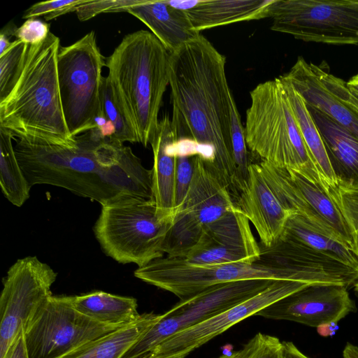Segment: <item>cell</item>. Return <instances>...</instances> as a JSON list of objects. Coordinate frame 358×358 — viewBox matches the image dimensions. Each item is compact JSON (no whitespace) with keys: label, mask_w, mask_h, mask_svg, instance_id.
I'll return each mask as SVG.
<instances>
[{"label":"cell","mask_w":358,"mask_h":358,"mask_svg":"<svg viewBox=\"0 0 358 358\" xmlns=\"http://www.w3.org/2000/svg\"><path fill=\"white\" fill-rule=\"evenodd\" d=\"M226 57L203 35L170 53L171 124L176 138L194 143L201 156L238 194L231 140L232 92Z\"/></svg>","instance_id":"obj_1"},{"label":"cell","mask_w":358,"mask_h":358,"mask_svg":"<svg viewBox=\"0 0 358 358\" xmlns=\"http://www.w3.org/2000/svg\"><path fill=\"white\" fill-rule=\"evenodd\" d=\"M76 140L74 148L17 140L15 155L31 187H62L101 206L128 196L153 199L152 170L129 147L103 138L96 128Z\"/></svg>","instance_id":"obj_2"},{"label":"cell","mask_w":358,"mask_h":358,"mask_svg":"<svg viewBox=\"0 0 358 358\" xmlns=\"http://www.w3.org/2000/svg\"><path fill=\"white\" fill-rule=\"evenodd\" d=\"M252 262L199 266L178 257L155 259L134 271L136 278L168 291L180 300L220 283L251 280H288L309 285L334 282V265L327 256L281 237L271 247L261 246Z\"/></svg>","instance_id":"obj_3"},{"label":"cell","mask_w":358,"mask_h":358,"mask_svg":"<svg viewBox=\"0 0 358 358\" xmlns=\"http://www.w3.org/2000/svg\"><path fill=\"white\" fill-rule=\"evenodd\" d=\"M59 37L50 32L41 43L29 45L18 78L0 101V127L13 138L67 148L76 146L67 128L60 97Z\"/></svg>","instance_id":"obj_4"},{"label":"cell","mask_w":358,"mask_h":358,"mask_svg":"<svg viewBox=\"0 0 358 358\" xmlns=\"http://www.w3.org/2000/svg\"><path fill=\"white\" fill-rule=\"evenodd\" d=\"M106 66L134 122L139 143L147 147L169 84L170 52L152 32L139 30L122 38Z\"/></svg>","instance_id":"obj_5"},{"label":"cell","mask_w":358,"mask_h":358,"mask_svg":"<svg viewBox=\"0 0 358 358\" xmlns=\"http://www.w3.org/2000/svg\"><path fill=\"white\" fill-rule=\"evenodd\" d=\"M250 94L244 127L248 148L261 160L294 169L327 192L279 77L259 83Z\"/></svg>","instance_id":"obj_6"},{"label":"cell","mask_w":358,"mask_h":358,"mask_svg":"<svg viewBox=\"0 0 358 358\" xmlns=\"http://www.w3.org/2000/svg\"><path fill=\"white\" fill-rule=\"evenodd\" d=\"M173 219L158 213L153 199L124 196L101 206L94 232L107 256L142 267L163 257Z\"/></svg>","instance_id":"obj_7"},{"label":"cell","mask_w":358,"mask_h":358,"mask_svg":"<svg viewBox=\"0 0 358 358\" xmlns=\"http://www.w3.org/2000/svg\"><path fill=\"white\" fill-rule=\"evenodd\" d=\"M106 63L94 31L59 48L57 73L60 97L67 128L74 138L94 129L95 118L103 115L102 69Z\"/></svg>","instance_id":"obj_8"},{"label":"cell","mask_w":358,"mask_h":358,"mask_svg":"<svg viewBox=\"0 0 358 358\" xmlns=\"http://www.w3.org/2000/svg\"><path fill=\"white\" fill-rule=\"evenodd\" d=\"M271 29L306 42L358 45V1L274 0Z\"/></svg>","instance_id":"obj_9"},{"label":"cell","mask_w":358,"mask_h":358,"mask_svg":"<svg viewBox=\"0 0 358 358\" xmlns=\"http://www.w3.org/2000/svg\"><path fill=\"white\" fill-rule=\"evenodd\" d=\"M233 195L215 170L199 154L193 180L182 203L176 209L164 252L185 256L208 225L237 208Z\"/></svg>","instance_id":"obj_10"},{"label":"cell","mask_w":358,"mask_h":358,"mask_svg":"<svg viewBox=\"0 0 358 358\" xmlns=\"http://www.w3.org/2000/svg\"><path fill=\"white\" fill-rule=\"evenodd\" d=\"M258 163L266 182L287 210L358 255V244L350 227L322 185L294 169L277 167L264 160Z\"/></svg>","instance_id":"obj_11"},{"label":"cell","mask_w":358,"mask_h":358,"mask_svg":"<svg viewBox=\"0 0 358 358\" xmlns=\"http://www.w3.org/2000/svg\"><path fill=\"white\" fill-rule=\"evenodd\" d=\"M57 273L35 256L17 260L3 281L0 296V358L9 350L52 296Z\"/></svg>","instance_id":"obj_12"},{"label":"cell","mask_w":358,"mask_h":358,"mask_svg":"<svg viewBox=\"0 0 358 358\" xmlns=\"http://www.w3.org/2000/svg\"><path fill=\"white\" fill-rule=\"evenodd\" d=\"M275 281V280H274ZM273 281L241 280L213 285L180 300L122 358H141L178 331L206 320L265 289Z\"/></svg>","instance_id":"obj_13"},{"label":"cell","mask_w":358,"mask_h":358,"mask_svg":"<svg viewBox=\"0 0 358 358\" xmlns=\"http://www.w3.org/2000/svg\"><path fill=\"white\" fill-rule=\"evenodd\" d=\"M120 327L81 314L64 296H52L24 331L27 354L29 358H59Z\"/></svg>","instance_id":"obj_14"},{"label":"cell","mask_w":358,"mask_h":358,"mask_svg":"<svg viewBox=\"0 0 358 358\" xmlns=\"http://www.w3.org/2000/svg\"><path fill=\"white\" fill-rule=\"evenodd\" d=\"M309 284L275 280L252 297L189 327L178 331L150 353L156 356L185 355L206 344L241 321L299 291Z\"/></svg>","instance_id":"obj_15"},{"label":"cell","mask_w":358,"mask_h":358,"mask_svg":"<svg viewBox=\"0 0 358 358\" xmlns=\"http://www.w3.org/2000/svg\"><path fill=\"white\" fill-rule=\"evenodd\" d=\"M249 220L237 207L210 224L197 243L183 257L189 264L199 266L232 262H252L260 257Z\"/></svg>","instance_id":"obj_16"},{"label":"cell","mask_w":358,"mask_h":358,"mask_svg":"<svg viewBox=\"0 0 358 358\" xmlns=\"http://www.w3.org/2000/svg\"><path fill=\"white\" fill-rule=\"evenodd\" d=\"M347 288L340 285H310L262 309L255 316L317 328L337 323L356 310Z\"/></svg>","instance_id":"obj_17"},{"label":"cell","mask_w":358,"mask_h":358,"mask_svg":"<svg viewBox=\"0 0 358 358\" xmlns=\"http://www.w3.org/2000/svg\"><path fill=\"white\" fill-rule=\"evenodd\" d=\"M238 208L253 224L262 245L271 247L282 236L291 214L266 182L259 163H252L236 199Z\"/></svg>","instance_id":"obj_18"},{"label":"cell","mask_w":358,"mask_h":358,"mask_svg":"<svg viewBox=\"0 0 358 358\" xmlns=\"http://www.w3.org/2000/svg\"><path fill=\"white\" fill-rule=\"evenodd\" d=\"M283 76L307 106L324 113L358 138V113L345 105L324 83L317 65L299 57Z\"/></svg>","instance_id":"obj_19"},{"label":"cell","mask_w":358,"mask_h":358,"mask_svg":"<svg viewBox=\"0 0 358 358\" xmlns=\"http://www.w3.org/2000/svg\"><path fill=\"white\" fill-rule=\"evenodd\" d=\"M274 0H203L169 1L183 10L193 29L198 32L243 21L260 20L269 16Z\"/></svg>","instance_id":"obj_20"},{"label":"cell","mask_w":358,"mask_h":358,"mask_svg":"<svg viewBox=\"0 0 358 358\" xmlns=\"http://www.w3.org/2000/svg\"><path fill=\"white\" fill-rule=\"evenodd\" d=\"M307 108L323 138L338 187L358 191V138L324 113Z\"/></svg>","instance_id":"obj_21"},{"label":"cell","mask_w":358,"mask_h":358,"mask_svg":"<svg viewBox=\"0 0 358 358\" xmlns=\"http://www.w3.org/2000/svg\"><path fill=\"white\" fill-rule=\"evenodd\" d=\"M177 141L171 120L165 116L159 120L150 142L154 156L151 169L152 188L158 213L173 217L175 211Z\"/></svg>","instance_id":"obj_22"},{"label":"cell","mask_w":358,"mask_h":358,"mask_svg":"<svg viewBox=\"0 0 358 358\" xmlns=\"http://www.w3.org/2000/svg\"><path fill=\"white\" fill-rule=\"evenodd\" d=\"M127 12L144 23L171 53L196 38V31L185 13L169 1L141 0Z\"/></svg>","instance_id":"obj_23"},{"label":"cell","mask_w":358,"mask_h":358,"mask_svg":"<svg viewBox=\"0 0 358 358\" xmlns=\"http://www.w3.org/2000/svg\"><path fill=\"white\" fill-rule=\"evenodd\" d=\"M162 317L143 313L134 322L89 341L59 358H122Z\"/></svg>","instance_id":"obj_24"},{"label":"cell","mask_w":358,"mask_h":358,"mask_svg":"<svg viewBox=\"0 0 358 358\" xmlns=\"http://www.w3.org/2000/svg\"><path fill=\"white\" fill-rule=\"evenodd\" d=\"M75 310L101 324L122 327L136 320L138 312L136 299L94 291L76 296H64Z\"/></svg>","instance_id":"obj_25"},{"label":"cell","mask_w":358,"mask_h":358,"mask_svg":"<svg viewBox=\"0 0 358 358\" xmlns=\"http://www.w3.org/2000/svg\"><path fill=\"white\" fill-rule=\"evenodd\" d=\"M279 78L283 85L306 144L329 194L331 190H336L338 187L321 134L303 99L283 75Z\"/></svg>","instance_id":"obj_26"},{"label":"cell","mask_w":358,"mask_h":358,"mask_svg":"<svg viewBox=\"0 0 358 358\" xmlns=\"http://www.w3.org/2000/svg\"><path fill=\"white\" fill-rule=\"evenodd\" d=\"M282 237L325 255L358 271V255L338 241L321 233L301 216L292 213Z\"/></svg>","instance_id":"obj_27"},{"label":"cell","mask_w":358,"mask_h":358,"mask_svg":"<svg viewBox=\"0 0 358 358\" xmlns=\"http://www.w3.org/2000/svg\"><path fill=\"white\" fill-rule=\"evenodd\" d=\"M13 136L0 127V185L4 196L14 206H22L29 197V185L17 159Z\"/></svg>","instance_id":"obj_28"},{"label":"cell","mask_w":358,"mask_h":358,"mask_svg":"<svg viewBox=\"0 0 358 358\" xmlns=\"http://www.w3.org/2000/svg\"><path fill=\"white\" fill-rule=\"evenodd\" d=\"M102 112L115 128L114 141L124 143H139L134 122L122 98L110 79L104 77L102 89Z\"/></svg>","instance_id":"obj_29"},{"label":"cell","mask_w":358,"mask_h":358,"mask_svg":"<svg viewBox=\"0 0 358 358\" xmlns=\"http://www.w3.org/2000/svg\"><path fill=\"white\" fill-rule=\"evenodd\" d=\"M231 150L236 172L237 192L238 193L240 187L248 176V169L252 162L250 160L245 141V129L243 127L234 96L231 101Z\"/></svg>","instance_id":"obj_30"},{"label":"cell","mask_w":358,"mask_h":358,"mask_svg":"<svg viewBox=\"0 0 358 358\" xmlns=\"http://www.w3.org/2000/svg\"><path fill=\"white\" fill-rule=\"evenodd\" d=\"M28 45L15 39L0 56V101L7 97L18 78Z\"/></svg>","instance_id":"obj_31"},{"label":"cell","mask_w":358,"mask_h":358,"mask_svg":"<svg viewBox=\"0 0 358 358\" xmlns=\"http://www.w3.org/2000/svg\"><path fill=\"white\" fill-rule=\"evenodd\" d=\"M238 358H285L283 342L259 332L239 350Z\"/></svg>","instance_id":"obj_32"},{"label":"cell","mask_w":358,"mask_h":358,"mask_svg":"<svg viewBox=\"0 0 358 358\" xmlns=\"http://www.w3.org/2000/svg\"><path fill=\"white\" fill-rule=\"evenodd\" d=\"M88 0H55L38 2L25 10L23 19L37 18L43 16L45 21L55 19L71 12H76Z\"/></svg>","instance_id":"obj_33"},{"label":"cell","mask_w":358,"mask_h":358,"mask_svg":"<svg viewBox=\"0 0 358 358\" xmlns=\"http://www.w3.org/2000/svg\"><path fill=\"white\" fill-rule=\"evenodd\" d=\"M141 0H88L76 10L80 21H87L99 14L127 12V10L138 4Z\"/></svg>","instance_id":"obj_34"},{"label":"cell","mask_w":358,"mask_h":358,"mask_svg":"<svg viewBox=\"0 0 358 358\" xmlns=\"http://www.w3.org/2000/svg\"><path fill=\"white\" fill-rule=\"evenodd\" d=\"M329 194L341 210L358 244V191L338 187L336 190H331Z\"/></svg>","instance_id":"obj_35"},{"label":"cell","mask_w":358,"mask_h":358,"mask_svg":"<svg viewBox=\"0 0 358 358\" xmlns=\"http://www.w3.org/2000/svg\"><path fill=\"white\" fill-rule=\"evenodd\" d=\"M50 24L38 18L27 20L15 31L16 40L28 45H36L43 41L50 33Z\"/></svg>","instance_id":"obj_36"},{"label":"cell","mask_w":358,"mask_h":358,"mask_svg":"<svg viewBox=\"0 0 358 358\" xmlns=\"http://www.w3.org/2000/svg\"><path fill=\"white\" fill-rule=\"evenodd\" d=\"M5 358H29L24 333L22 334L13 345Z\"/></svg>","instance_id":"obj_37"},{"label":"cell","mask_w":358,"mask_h":358,"mask_svg":"<svg viewBox=\"0 0 358 358\" xmlns=\"http://www.w3.org/2000/svg\"><path fill=\"white\" fill-rule=\"evenodd\" d=\"M283 345L292 358H310L299 350L292 342L283 341Z\"/></svg>","instance_id":"obj_38"},{"label":"cell","mask_w":358,"mask_h":358,"mask_svg":"<svg viewBox=\"0 0 358 358\" xmlns=\"http://www.w3.org/2000/svg\"><path fill=\"white\" fill-rule=\"evenodd\" d=\"M338 329L336 322H331L317 327L318 333L323 336H331Z\"/></svg>","instance_id":"obj_39"},{"label":"cell","mask_w":358,"mask_h":358,"mask_svg":"<svg viewBox=\"0 0 358 358\" xmlns=\"http://www.w3.org/2000/svg\"><path fill=\"white\" fill-rule=\"evenodd\" d=\"M12 43L9 41V36L0 32V56L3 55L10 48Z\"/></svg>","instance_id":"obj_40"},{"label":"cell","mask_w":358,"mask_h":358,"mask_svg":"<svg viewBox=\"0 0 358 358\" xmlns=\"http://www.w3.org/2000/svg\"><path fill=\"white\" fill-rule=\"evenodd\" d=\"M344 358H358V347L348 344L343 351Z\"/></svg>","instance_id":"obj_41"},{"label":"cell","mask_w":358,"mask_h":358,"mask_svg":"<svg viewBox=\"0 0 358 358\" xmlns=\"http://www.w3.org/2000/svg\"><path fill=\"white\" fill-rule=\"evenodd\" d=\"M347 86L353 94L358 96V73L347 82Z\"/></svg>","instance_id":"obj_42"},{"label":"cell","mask_w":358,"mask_h":358,"mask_svg":"<svg viewBox=\"0 0 358 358\" xmlns=\"http://www.w3.org/2000/svg\"><path fill=\"white\" fill-rule=\"evenodd\" d=\"M186 356L180 355H170V356H156L153 355L151 353L146 355L145 356L141 358H185Z\"/></svg>","instance_id":"obj_43"},{"label":"cell","mask_w":358,"mask_h":358,"mask_svg":"<svg viewBox=\"0 0 358 358\" xmlns=\"http://www.w3.org/2000/svg\"><path fill=\"white\" fill-rule=\"evenodd\" d=\"M238 357H239V350L234 352L230 355H227V354L222 355L217 358H238Z\"/></svg>","instance_id":"obj_44"},{"label":"cell","mask_w":358,"mask_h":358,"mask_svg":"<svg viewBox=\"0 0 358 358\" xmlns=\"http://www.w3.org/2000/svg\"><path fill=\"white\" fill-rule=\"evenodd\" d=\"M285 349V348H284ZM285 358H292L291 355L285 349Z\"/></svg>","instance_id":"obj_45"},{"label":"cell","mask_w":358,"mask_h":358,"mask_svg":"<svg viewBox=\"0 0 358 358\" xmlns=\"http://www.w3.org/2000/svg\"><path fill=\"white\" fill-rule=\"evenodd\" d=\"M354 285H355V290L358 292V280Z\"/></svg>","instance_id":"obj_46"}]
</instances>
